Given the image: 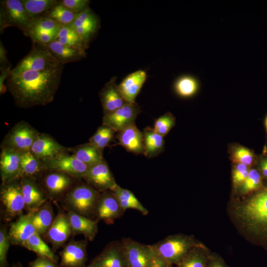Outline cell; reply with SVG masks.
<instances>
[{"label":"cell","instance_id":"obj_1","mask_svg":"<svg viewBox=\"0 0 267 267\" xmlns=\"http://www.w3.org/2000/svg\"><path fill=\"white\" fill-rule=\"evenodd\" d=\"M64 65L47 70H27L12 74L6 80V88L15 104L21 108L45 105L54 99L59 86Z\"/></svg>","mask_w":267,"mask_h":267},{"label":"cell","instance_id":"obj_2","mask_svg":"<svg viewBox=\"0 0 267 267\" xmlns=\"http://www.w3.org/2000/svg\"><path fill=\"white\" fill-rule=\"evenodd\" d=\"M252 232L261 242L267 243V187L250 198L241 209Z\"/></svg>","mask_w":267,"mask_h":267},{"label":"cell","instance_id":"obj_3","mask_svg":"<svg viewBox=\"0 0 267 267\" xmlns=\"http://www.w3.org/2000/svg\"><path fill=\"white\" fill-rule=\"evenodd\" d=\"M100 194L87 184H81L70 190L64 202L68 211L91 218L95 217V210Z\"/></svg>","mask_w":267,"mask_h":267},{"label":"cell","instance_id":"obj_4","mask_svg":"<svg viewBox=\"0 0 267 267\" xmlns=\"http://www.w3.org/2000/svg\"><path fill=\"white\" fill-rule=\"evenodd\" d=\"M33 19L28 15L21 0L0 1V31L8 27L19 28L27 36Z\"/></svg>","mask_w":267,"mask_h":267},{"label":"cell","instance_id":"obj_5","mask_svg":"<svg viewBox=\"0 0 267 267\" xmlns=\"http://www.w3.org/2000/svg\"><path fill=\"white\" fill-rule=\"evenodd\" d=\"M61 65L63 64L51 55L44 44L33 43L30 52L12 69L11 73L18 74L27 70H47Z\"/></svg>","mask_w":267,"mask_h":267},{"label":"cell","instance_id":"obj_6","mask_svg":"<svg viewBox=\"0 0 267 267\" xmlns=\"http://www.w3.org/2000/svg\"><path fill=\"white\" fill-rule=\"evenodd\" d=\"M150 246L157 255L172 266L177 265L189 252L191 242L183 236H172Z\"/></svg>","mask_w":267,"mask_h":267},{"label":"cell","instance_id":"obj_7","mask_svg":"<svg viewBox=\"0 0 267 267\" xmlns=\"http://www.w3.org/2000/svg\"><path fill=\"white\" fill-rule=\"evenodd\" d=\"M13 180L1 185L0 202L4 219L9 222L15 217L23 215L25 204L20 183Z\"/></svg>","mask_w":267,"mask_h":267},{"label":"cell","instance_id":"obj_8","mask_svg":"<svg viewBox=\"0 0 267 267\" xmlns=\"http://www.w3.org/2000/svg\"><path fill=\"white\" fill-rule=\"evenodd\" d=\"M121 242L128 267H151L155 254L150 245L130 238H124Z\"/></svg>","mask_w":267,"mask_h":267},{"label":"cell","instance_id":"obj_9","mask_svg":"<svg viewBox=\"0 0 267 267\" xmlns=\"http://www.w3.org/2000/svg\"><path fill=\"white\" fill-rule=\"evenodd\" d=\"M44 169L59 172L71 177L84 178L89 167L77 159L73 155L62 153L54 158L43 160Z\"/></svg>","mask_w":267,"mask_h":267},{"label":"cell","instance_id":"obj_10","mask_svg":"<svg viewBox=\"0 0 267 267\" xmlns=\"http://www.w3.org/2000/svg\"><path fill=\"white\" fill-rule=\"evenodd\" d=\"M39 134L27 123L21 122L8 133L4 140V148L20 152L30 150Z\"/></svg>","mask_w":267,"mask_h":267},{"label":"cell","instance_id":"obj_11","mask_svg":"<svg viewBox=\"0 0 267 267\" xmlns=\"http://www.w3.org/2000/svg\"><path fill=\"white\" fill-rule=\"evenodd\" d=\"M100 194L95 210L97 222L102 221L107 224H112L123 215L125 211L112 191L107 190Z\"/></svg>","mask_w":267,"mask_h":267},{"label":"cell","instance_id":"obj_12","mask_svg":"<svg viewBox=\"0 0 267 267\" xmlns=\"http://www.w3.org/2000/svg\"><path fill=\"white\" fill-rule=\"evenodd\" d=\"M87 183L97 191H112L117 186L114 178L103 160L89 167L83 178Z\"/></svg>","mask_w":267,"mask_h":267},{"label":"cell","instance_id":"obj_13","mask_svg":"<svg viewBox=\"0 0 267 267\" xmlns=\"http://www.w3.org/2000/svg\"><path fill=\"white\" fill-rule=\"evenodd\" d=\"M141 110L136 103H127L122 107L110 113L104 115L103 124L119 132L134 121Z\"/></svg>","mask_w":267,"mask_h":267},{"label":"cell","instance_id":"obj_14","mask_svg":"<svg viewBox=\"0 0 267 267\" xmlns=\"http://www.w3.org/2000/svg\"><path fill=\"white\" fill-rule=\"evenodd\" d=\"M70 26L89 46V43L99 30L100 21L97 15L89 7L76 14Z\"/></svg>","mask_w":267,"mask_h":267},{"label":"cell","instance_id":"obj_15","mask_svg":"<svg viewBox=\"0 0 267 267\" xmlns=\"http://www.w3.org/2000/svg\"><path fill=\"white\" fill-rule=\"evenodd\" d=\"M87 246V240H71L65 244L59 253L60 267H86Z\"/></svg>","mask_w":267,"mask_h":267},{"label":"cell","instance_id":"obj_16","mask_svg":"<svg viewBox=\"0 0 267 267\" xmlns=\"http://www.w3.org/2000/svg\"><path fill=\"white\" fill-rule=\"evenodd\" d=\"M94 267H128L121 241H112L89 264Z\"/></svg>","mask_w":267,"mask_h":267},{"label":"cell","instance_id":"obj_17","mask_svg":"<svg viewBox=\"0 0 267 267\" xmlns=\"http://www.w3.org/2000/svg\"><path fill=\"white\" fill-rule=\"evenodd\" d=\"M34 212H28L19 216L12 222L8 229L11 245L23 247L24 244L36 232L33 222Z\"/></svg>","mask_w":267,"mask_h":267},{"label":"cell","instance_id":"obj_18","mask_svg":"<svg viewBox=\"0 0 267 267\" xmlns=\"http://www.w3.org/2000/svg\"><path fill=\"white\" fill-rule=\"evenodd\" d=\"M72 235L67 214L59 213L45 235L54 251L63 247Z\"/></svg>","mask_w":267,"mask_h":267},{"label":"cell","instance_id":"obj_19","mask_svg":"<svg viewBox=\"0 0 267 267\" xmlns=\"http://www.w3.org/2000/svg\"><path fill=\"white\" fill-rule=\"evenodd\" d=\"M21 152L3 148L0 153V171L2 184L18 179Z\"/></svg>","mask_w":267,"mask_h":267},{"label":"cell","instance_id":"obj_20","mask_svg":"<svg viewBox=\"0 0 267 267\" xmlns=\"http://www.w3.org/2000/svg\"><path fill=\"white\" fill-rule=\"evenodd\" d=\"M20 184L28 212H35L47 201L46 195L32 178H21Z\"/></svg>","mask_w":267,"mask_h":267},{"label":"cell","instance_id":"obj_21","mask_svg":"<svg viewBox=\"0 0 267 267\" xmlns=\"http://www.w3.org/2000/svg\"><path fill=\"white\" fill-rule=\"evenodd\" d=\"M116 77H112L99 93L104 115L115 111L127 103L116 84Z\"/></svg>","mask_w":267,"mask_h":267},{"label":"cell","instance_id":"obj_22","mask_svg":"<svg viewBox=\"0 0 267 267\" xmlns=\"http://www.w3.org/2000/svg\"><path fill=\"white\" fill-rule=\"evenodd\" d=\"M67 215L70 223L72 235L82 234L86 240L92 241L98 232V222L68 211Z\"/></svg>","mask_w":267,"mask_h":267},{"label":"cell","instance_id":"obj_23","mask_svg":"<svg viewBox=\"0 0 267 267\" xmlns=\"http://www.w3.org/2000/svg\"><path fill=\"white\" fill-rule=\"evenodd\" d=\"M119 144L129 152L134 154L144 153L143 133L133 123L118 132Z\"/></svg>","mask_w":267,"mask_h":267},{"label":"cell","instance_id":"obj_24","mask_svg":"<svg viewBox=\"0 0 267 267\" xmlns=\"http://www.w3.org/2000/svg\"><path fill=\"white\" fill-rule=\"evenodd\" d=\"M147 78L145 71L139 70L128 75L118 85V88L127 103H134Z\"/></svg>","mask_w":267,"mask_h":267},{"label":"cell","instance_id":"obj_25","mask_svg":"<svg viewBox=\"0 0 267 267\" xmlns=\"http://www.w3.org/2000/svg\"><path fill=\"white\" fill-rule=\"evenodd\" d=\"M64 148L51 137L45 134H39L30 151L38 159L43 161L64 153Z\"/></svg>","mask_w":267,"mask_h":267},{"label":"cell","instance_id":"obj_26","mask_svg":"<svg viewBox=\"0 0 267 267\" xmlns=\"http://www.w3.org/2000/svg\"><path fill=\"white\" fill-rule=\"evenodd\" d=\"M44 45L51 55L63 65L86 57V52L64 45L55 40Z\"/></svg>","mask_w":267,"mask_h":267},{"label":"cell","instance_id":"obj_27","mask_svg":"<svg viewBox=\"0 0 267 267\" xmlns=\"http://www.w3.org/2000/svg\"><path fill=\"white\" fill-rule=\"evenodd\" d=\"M44 186L48 194L52 198L62 195L72 184L71 177L59 172L47 174L44 179Z\"/></svg>","mask_w":267,"mask_h":267},{"label":"cell","instance_id":"obj_28","mask_svg":"<svg viewBox=\"0 0 267 267\" xmlns=\"http://www.w3.org/2000/svg\"><path fill=\"white\" fill-rule=\"evenodd\" d=\"M43 164L30 151L21 152L20 164L18 179L31 178L38 175L44 169Z\"/></svg>","mask_w":267,"mask_h":267},{"label":"cell","instance_id":"obj_29","mask_svg":"<svg viewBox=\"0 0 267 267\" xmlns=\"http://www.w3.org/2000/svg\"><path fill=\"white\" fill-rule=\"evenodd\" d=\"M54 219L52 207L47 201L34 213L33 222L36 232L41 236H45Z\"/></svg>","mask_w":267,"mask_h":267},{"label":"cell","instance_id":"obj_30","mask_svg":"<svg viewBox=\"0 0 267 267\" xmlns=\"http://www.w3.org/2000/svg\"><path fill=\"white\" fill-rule=\"evenodd\" d=\"M111 191L115 194L121 207L125 211L127 209H132L137 210L144 216L148 214V210L130 190L123 188L117 184Z\"/></svg>","mask_w":267,"mask_h":267},{"label":"cell","instance_id":"obj_31","mask_svg":"<svg viewBox=\"0 0 267 267\" xmlns=\"http://www.w3.org/2000/svg\"><path fill=\"white\" fill-rule=\"evenodd\" d=\"M55 40L66 46L85 51L89 47L70 26H61Z\"/></svg>","mask_w":267,"mask_h":267},{"label":"cell","instance_id":"obj_32","mask_svg":"<svg viewBox=\"0 0 267 267\" xmlns=\"http://www.w3.org/2000/svg\"><path fill=\"white\" fill-rule=\"evenodd\" d=\"M72 152L77 159L89 167L103 161L101 151L90 143L74 148Z\"/></svg>","mask_w":267,"mask_h":267},{"label":"cell","instance_id":"obj_33","mask_svg":"<svg viewBox=\"0 0 267 267\" xmlns=\"http://www.w3.org/2000/svg\"><path fill=\"white\" fill-rule=\"evenodd\" d=\"M163 136L155 132L153 129L147 128L143 132L144 155L148 157H154L163 149Z\"/></svg>","mask_w":267,"mask_h":267},{"label":"cell","instance_id":"obj_34","mask_svg":"<svg viewBox=\"0 0 267 267\" xmlns=\"http://www.w3.org/2000/svg\"><path fill=\"white\" fill-rule=\"evenodd\" d=\"M23 247L36 253L38 256L47 258L57 263L58 257L42 239L37 232L23 245Z\"/></svg>","mask_w":267,"mask_h":267},{"label":"cell","instance_id":"obj_35","mask_svg":"<svg viewBox=\"0 0 267 267\" xmlns=\"http://www.w3.org/2000/svg\"><path fill=\"white\" fill-rule=\"evenodd\" d=\"M24 7L31 18L40 16L59 3L57 0H21Z\"/></svg>","mask_w":267,"mask_h":267},{"label":"cell","instance_id":"obj_36","mask_svg":"<svg viewBox=\"0 0 267 267\" xmlns=\"http://www.w3.org/2000/svg\"><path fill=\"white\" fill-rule=\"evenodd\" d=\"M76 15V14L73 13L59 3L41 15V16L54 20L61 26L70 25L73 22Z\"/></svg>","mask_w":267,"mask_h":267},{"label":"cell","instance_id":"obj_37","mask_svg":"<svg viewBox=\"0 0 267 267\" xmlns=\"http://www.w3.org/2000/svg\"><path fill=\"white\" fill-rule=\"evenodd\" d=\"M61 26L54 20L40 15L33 19L27 36L35 32H48L57 36Z\"/></svg>","mask_w":267,"mask_h":267},{"label":"cell","instance_id":"obj_38","mask_svg":"<svg viewBox=\"0 0 267 267\" xmlns=\"http://www.w3.org/2000/svg\"><path fill=\"white\" fill-rule=\"evenodd\" d=\"M198 83L193 77L185 76L179 78L175 84V89L177 93L184 97L193 95L197 91Z\"/></svg>","mask_w":267,"mask_h":267},{"label":"cell","instance_id":"obj_39","mask_svg":"<svg viewBox=\"0 0 267 267\" xmlns=\"http://www.w3.org/2000/svg\"><path fill=\"white\" fill-rule=\"evenodd\" d=\"M231 158L232 162L236 164H243L249 167L257 161L253 151L243 146H239L234 149Z\"/></svg>","mask_w":267,"mask_h":267},{"label":"cell","instance_id":"obj_40","mask_svg":"<svg viewBox=\"0 0 267 267\" xmlns=\"http://www.w3.org/2000/svg\"><path fill=\"white\" fill-rule=\"evenodd\" d=\"M244 192L249 193L259 191L263 186V177L257 169H250L248 176L242 184Z\"/></svg>","mask_w":267,"mask_h":267},{"label":"cell","instance_id":"obj_41","mask_svg":"<svg viewBox=\"0 0 267 267\" xmlns=\"http://www.w3.org/2000/svg\"><path fill=\"white\" fill-rule=\"evenodd\" d=\"M11 245L8 229L1 225L0 229V267H9L7 262V253Z\"/></svg>","mask_w":267,"mask_h":267},{"label":"cell","instance_id":"obj_42","mask_svg":"<svg viewBox=\"0 0 267 267\" xmlns=\"http://www.w3.org/2000/svg\"><path fill=\"white\" fill-rule=\"evenodd\" d=\"M175 124V119L167 113L157 119L154 124L153 130L162 136L167 134Z\"/></svg>","mask_w":267,"mask_h":267},{"label":"cell","instance_id":"obj_43","mask_svg":"<svg viewBox=\"0 0 267 267\" xmlns=\"http://www.w3.org/2000/svg\"><path fill=\"white\" fill-rule=\"evenodd\" d=\"M177 267H205L204 259L195 252H189L177 264Z\"/></svg>","mask_w":267,"mask_h":267},{"label":"cell","instance_id":"obj_44","mask_svg":"<svg viewBox=\"0 0 267 267\" xmlns=\"http://www.w3.org/2000/svg\"><path fill=\"white\" fill-rule=\"evenodd\" d=\"M90 0H62L59 3L73 13L77 14L88 8Z\"/></svg>","mask_w":267,"mask_h":267},{"label":"cell","instance_id":"obj_45","mask_svg":"<svg viewBox=\"0 0 267 267\" xmlns=\"http://www.w3.org/2000/svg\"><path fill=\"white\" fill-rule=\"evenodd\" d=\"M249 167L243 164H236L232 173L233 182L235 185L242 184L249 172Z\"/></svg>","mask_w":267,"mask_h":267},{"label":"cell","instance_id":"obj_46","mask_svg":"<svg viewBox=\"0 0 267 267\" xmlns=\"http://www.w3.org/2000/svg\"><path fill=\"white\" fill-rule=\"evenodd\" d=\"M28 37L33 43L45 44L54 40L56 35L48 32H35L30 34Z\"/></svg>","mask_w":267,"mask_h":267},{"label":"cell","instance_id":"obj_47","mask_svg":"<svg viewBox=\"0 0 267 267\" xmlns=\"http://www.w3.org/2000/svg\"><path fill=\"white\" fill-rule=\"evenodd\" d=\"M29 267H60V266L47 258L37 256L35 260L29 262Z\"/></svg>","mask_w":267,"mask_h":267},{"label":"cell","instance_id":"obj_48","mask_svg":"<svg viewBox=\"0 0 267 267\" xmlns=\"http://www.w3.org/2000/svg\"><path fill=\"white\" fill-rule=\"evenodd\" d=\"M110 129V128L109 127L103 125L97 130L93 135L90 138L89 143L95 146Z\"/></svg>","mask_w":267,"mask_h":267},{"label":"cell","instance_id":"obj_49","mask_svg":"<svg viewBox=\"0 0 267 267\" xmlns=\"http://www.w3.org/2000/svg\"><path fill=\"white\" fill-rule=\"evenodd\" d=\"M11 65L7 67L6 68L3 70L0 71V94H3L5 92L6 90V87L4 86V82L7 80V78L10 75L12 72L11 69Z\"/></svg>","mask_w":267,"mask_h":267},{"label":"cell","instance_id":"obj_50","mask_svg":"<svg viewBox=\"0 0 267 267\" xmlns=\"http://www.w3.org/2000/svg\"><path fill=\"white\" fill-rule=\"evenodd\" d=\"M7 58V51L1 41L0 42V69L4 70L10 66Z\"/></svg>","mask_w":267,"mask_h":267},{"label":"cell","instance_id":"obj_51","mask_svg":"<svg viewBox=\"0 0 267 267\" xmlns=\"http://www.w3.org/2000/svg\"><path fill=\"white\" fill-rule=\"evenodd\" d=\"M258 170L262 177L267 179V157H263L259 160Z\"/></svg>","mask_w":267,"mask_h":267},{"label":"cell","instance_id":"obj_52","mask_svg":"<svg viewBox=\"0 0 267 267\" xmlns=\"http://www.w3.org/2000/svg\"><path fill=\"white\" fill-rule=\"evenodd\" d=\"M10 267H23V266L21 263L18 262V263H17L16 264L13 265Z\"/></svg>","mask_w":267,"mask_h":267},{"label":"cell","instance_id":"obj_53","mask_svg":"<svg viewBox=\"0 0 267 267\" xmlns=\"http://www.w3.org/2000/svg\"><path fill=\"white\" fill-rule=\"evenodd\" d=\"M265 128H266V132L267 133V115L265 118Z\"/></svg>","mask_w":267,"mask_h":267},{"label":"cell","instance_id":"obj_54","mask_svg":"<svg viewBox=\"0 0 267 267\" xmlns=\"http://www.w3.org/2000/svg\"><path fill=\"white\" fill-rule=\"evenodd\" d=\"M212 267H223L221 265H219V264H216V265H214Z\"/></svg>","mask_w":267,"mask_h":267},{"label":"cell","instance_id":"obj_55","mask_svg":"<svg viewBox=\"0 0 267 267\" xmlns=\"http://www.w3.org/2000/svg\"><path fill=\"white\" fill-rule=\"evenodd\" d=\"M86 267H94L91 265H90V264H89L88 266H86Z\"/></svg>","mask_w":267,"mask_h":267}]
</instances>
